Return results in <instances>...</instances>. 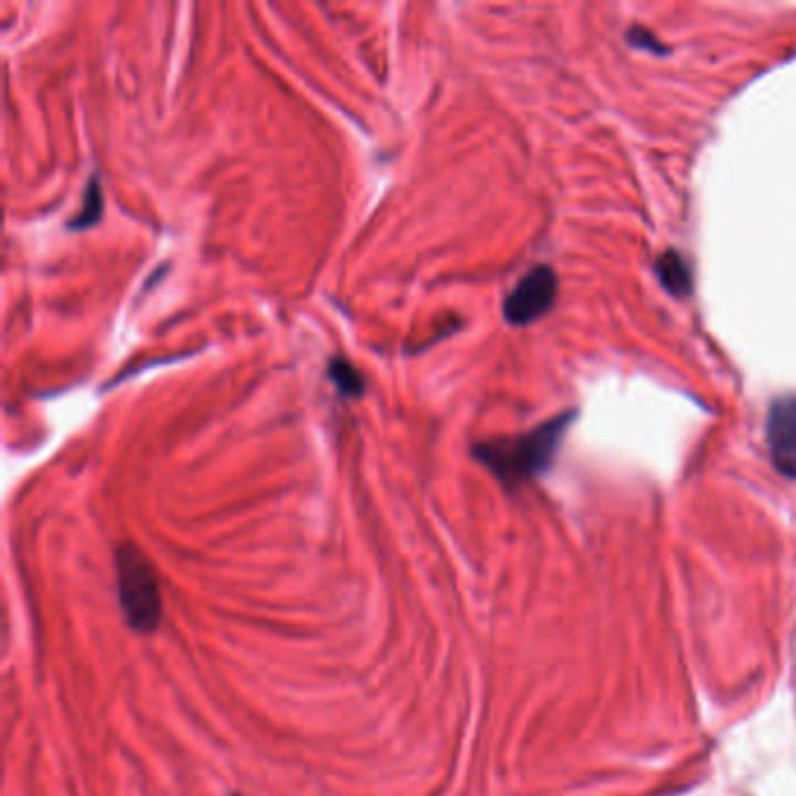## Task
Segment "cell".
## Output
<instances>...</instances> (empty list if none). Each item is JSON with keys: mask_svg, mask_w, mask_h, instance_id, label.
<instances>
[{"mask_svg": "<svg viewBox=\"0 0 796 796\" xmlns=\"http://www.w3.org/2000/svg\"><path fill=\"white\" fill-rule=\"evenodd\" d=\"M573 421L575 412H565L523 435L477 442L473 444V458L484 465L507 491H517L528 481L542 477L551 467Z\"/></svg>", "mask_w": 796, "mask_h": 796, "instance_id": "obj_1", "label": "cell"}, {"mask_svg": "<svg viewBox=\"0 0 796 796\" xmlns=\"http://www.w3.org/2000/svg\"><path fill=\"white\" fill-rule=\"evenodd\" d=\"M117 591L127 624L152 633L161 622V586L152 561L136 544H121L115 554Z\"/></svg>", "mask_w": 796, "mask_h": 796, "instance_id": "obj_2", "label": "cell"}, {"mask_svg": "<svg viewBox=\"0 0 796 796\" xmlns=\"http://www.w3.org/2000/svg\"><path fill=\"white\" fill-rule=\"evenodd\" d=\"M559 295V276L549 264H538L528 269L514 290L507 295L502 304V316L512 328H528V325L544 318L556 304Z\"/></svg>", "mask_w": 796, "mask_h": 796, "instance_id": "obj_3", "label": "cell"}, {"mask_svg": "<svg viewBox=\"0 0 796 796\" xmlns=\"http://www.w3.org/2000/svg\"><path fill=\"white\" fill-rule=\"evenodd\" d=\"M766 446L773 467L796 479V395L775 397L766 414Z\"/></svg>", "mask_w": 796, "mask_h": 796, "instance_id": "obj_4", "label": "cell"}, {"mask_svg": "<svg viewBox=\"0 0 796 796\" xmlns=\"http://www.w3.org/2000/svg\"><path fill=\"white\" fill-rule=\"evenodd\" d=\"M657 276L664 285V290L672 297H689L693 290L691 267L678 251H666L657 259Z\"/></svg>", "mask_w": 796, "mask_h": 796, "instance_id": "obj_5", "label": "cell"}, {"mask_svg": "<svg viewBox=\"0 0 796 796\" xmlns=\"http://www.w3.org/2000/svg\"><path fill=\"white\" fill-rule=\"evenodd\" d=\"M328 381L337 388V395L346 400H358L367 391L364 376L355 370L351 360L343 355H332L328 362Z\"/></svg>", "mask_w": 796, "mask_h": 796, "instance_id": "obj_6", "label": "cell"}, {"mask_svg": "<svg viewBox=\"0 0 796 796\" xmlns=\"http://www.w3.org/2000/svg\"><path fill=\"white\" fill-rule=\"evenodd\" d=\"M106 211V201H104V188H100V178L98 173H92L87 180L85 188V197H83V209L77 211L75 217L68 220V230L71 232H83V230H92L100 222Z\"/></svg>", "mask_w": 796, "mask_h": 796, "instance_id": "obj_7", "label": "cell"}, {"mask_svg": "<svg viewBox=\"0 0 796 796\" xmlns=\"http://www.w3.org/2000/svg\"><path fill=\"white\" fill-rule=\"evenodd\" d=\"M626 40L633 47H638V50H647V52H655V54H666L668 52V47L661 43V40L651 31L643 29V26H633L626 33Z\"/></svg>", "mask_w": 796, "mask_h": 796, "instance_id": "obj_8", "label": "cell"}]
</instances>
